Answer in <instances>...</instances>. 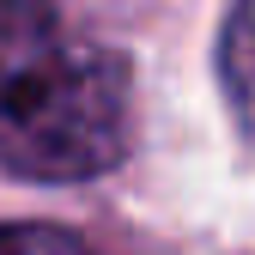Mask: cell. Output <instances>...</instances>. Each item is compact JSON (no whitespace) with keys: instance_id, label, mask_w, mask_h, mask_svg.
<instances>
[{"instance_id":"cell-3","label":"cell","mask_w":255,"mask_h":255,"mask_svg":"<svg viewBox=\"0 0 255 255\" xmlns=\"http://www.w3.org/2000/svg\"><path fill=\"white\" fill-rule=\"evenodd\" d=\"M0 255H91V249L55 225H0Z\"/></svg>"},{"instance_id":"cell-2","label":"cell","mask_w":255,"mask_h":255,"mask_svg":"<svg viewBox=\"0 0 255 255\" xmlns=\"http://www.w3.org/2000/svg\"><path fill=\"white\" fill-rule=\"evenodd\" d=\"M219 73H225V98L237 110L243 140L255 146V0L231 6V24L219 37Z\"/></svg>"},{"instance_id":"cell-1","label":"cell","mask_w":255,"mask_h":255,"mask_svg":"<svg viewBox=\"0 0 255 255\" xmlns=\"http://www.w3.org/2000/svg\"><path fill=\"white\" fill-rule=\"evenodd\" d=\"M128 152V61L55 0H0V170L85 182Z\"/></svg>"}]
</instances>
